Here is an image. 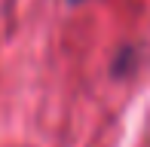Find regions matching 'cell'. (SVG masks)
Here are the masks:
<instances>
[{
    "instance_id": "cell-1",
    "label": "cell",
    "mask_w": 150,
    "mask_h": 147,
    "mask_svg": "<svg viewBox=\"0 0 150 147\" xmlns=\"http://www.w3.org/2000/svg\"><path fill=\"white\" fill-rule=\"evenodd\" d=\"M71 3H86V0H71Z\"/></svg>"
}]
</instances>
